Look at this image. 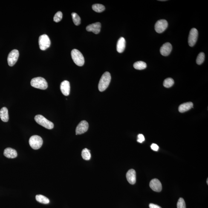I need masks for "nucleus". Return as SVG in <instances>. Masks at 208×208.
Here are the masks:
<instances>
[{
	"mask_svg": "<svg viewBox=\"0 0 208 208\" xmlns=\"http://www.w3.org/2000/svg\"><path fill=\"white\" fill-rule=\"evenodd\" d=\"M111 80V74L108 72L104 73L101 77L98 84L99 91L102 92L107 88Z\"/></svg>",
	"mask_w": 208,
	"mask_h": 208,
	"instance_id": "obj_1",
	"label": "nucleus"
},
{
	"mask_svg": "<svg viewBox=\"0 0 208 208\" xmlns=\"http://www.w3.org/2000/svg\"><path fill=\"white\" fill-rule=\"evenodd\" d=\"M31 86L39 89L46 90L48 87L46 81L44 78L41 77L34 78L30 82Z\"/></svg>",
	"mask_w": 208,
	"mask_h": 208,
	"instance_id": "obj_2",
	"label": "nucleus"
},
{
	"mask_svg": "<svg viewBox=\"0 0 208 208\" xmlns=\"http://www.w3.org/2000/svg\"><path fill=\"white\" fill-rule=\"evenodd\" d=\"M71 55L73 62L76 65L82 66L85 63V59L82 53L79 50L74 49L71 52Z\"/></svg>",
	"mask_w": 208,
	"mask_h": 208,
	"instance_id": "obj_3",
	"label": "nucleus"
},
{
	"mask_svg": "<svg viewBox=\"0 0 208 208\" xmlns=\"http://www.w3.org/2000/svg\"><path fill=\"white\" fill-rule=\"evenodd\" d=\"M34 119L37 123L46 129L50 130L54 128V124L42 115L40 114L36 115L35 116Z\"/></svg>",
	"mask_w": 208,
	"mask_h": 208,
	"instance_id": "obj_4",
	"label": "nucleus"
},
{
	"mask_svg": "<svg viewBox=\"0 0 208 208\" xmlns=\"http://www.w3.org/2000/svg\"><path fill=\"white\" fill-rule=\"evenodd\" d=\"M29 144L33 149L38 150L42 146L43 140L41 137L37 135L32 136L29 140Z\"/></svg>",
	"mask_w": 208,
	"mask_h": 208,
	"instance_id": "obj_5",
	"label": "nucleus"
},
{
	"mask_svg": "<svg viewBox=\"0 0 208 208\" xmlns=\"http://www.w3.org/2000/svg\"><path fill=\"white\" fill-rule=\"evenodd\" d=\"M39 44L41 50H46L49 48L50 45V41L48 36L46 34L41 35L39 39Z\"/></svg>",
	"mask_w": 208,
	"mask_h": 208,
	"instance_id": "obj_6",
	"label": "nucleus"
},
{
	"mask_svg": "<svg viewBox=\"0 0 208 208\" xmlns=\"http://www.w3.org/2000/svg\"><path fill=\"white\" fill-rule=\"evenodd\" d=\"M19 56V52L18 50H12L8 55L7 62L10 66H13L17 62Z\"/></svg>",
	"mask_w": 208,
	"mask_h": 208,
	"instance_id": "obj_7",
	"label": "nucleus"
},
{
	"mask_svg": "<svg viewBox=\"0 0 208 208\" xmlns=\"http://www.w3.org/2000/svg\"><path fill=\"white\" fill-rule=\"evenodd\" d=\"M198 37V31L197 29L194 28L191 29L188 38V43L190 47L194 46L195 45Z\"/></svg>",
	"mask_w": 208,
	"mask_h": 208,
	"instance_id": "obj_8",
	"label": "nucleus"
},
{
	"mask_svg": "<svg viewBox=\"0 0 208 208\" xmlns=\"http://www.w3.org/2000/svg\"><path fill=\"white\" fill-rule=\"evenodd\" d=\"M168 23L165 19L160 20L156 22L154 28L156 31L158 33H162L167 28Z\"/></svg>",
	"mask_w": 208,
	"mask_h": 208,
	"instance_id": "obj_9",
	"label": "nucleus"
},
{
	"mask_svg": "<svg viewBox=\"0 0 208 208\" xmlns=\"http://www.w3.org/2000/svg\"><path fill=\"white\" fill-rule=\"evenodd\" d=\"M89 128V124L86 121H82L76 127V135L84 134L86 132Z\"/></svg>",
	"mask_w": 208,
	"mask_h": 208,
	"instance_id": "obj_10",
	"label": "nucleus"
},
{
	"mask_svg": "<svg viewBox=\"0 0 208 208\" xmlns=\"http://www.w3.org/2000/svg\"><path fill=\"white\" fill-rule=\"evenodd\" d=\"M150 187L153 190L157 192H160L162 190V183L157 178L153 179L150 183Z\"/></svg>",
	"mask_w": 208,
	"mask_h": 208,
	"instance_id": "obj_11",
	"label": "nucleus"
},
{
	"mask_svg": "<svg viewBox=\"0 0 208 208\" xmlns=\"http://www.w3.org/2000/svg\"><path fill=\"white\" fill-rule=\"evenodd\" d=\"M172 50V44L169 42L163 44L160 49V53L162 55L166 56L169 55Z\"/></svg>",
	"mask_w": 208,
	"mask_h": 208,
	"instance_id": "obj_12",
	"label": "nucleus"
},
{
	"mask_svg": "<svg viewBox=\"0 0 208 208\" xmlns=\"http://www.w3.org/2000/svg\"><path fill=\"white\" fill-rule=\"evenodd\" d=\"M101 24L100 22H97L90 24L86 27V30L89 32H92L93 33L98 34L100 32Z\"/></svg>",
	"mask_w": 208,
	"mask_h": 208,
	"instance_id": "obj_13",
	"label": "nucleus"
},
{
	"mask_svg": "<svg viewBox=\"0 0 208 208\" xmlns=\"http://www.w3.org/2000/svg\"><path fill=\"white\" fill-rule=\"evenodd\" d=\"M60 89L64 95L68 96L70 94V82L66 80L62 82L61 84Z\"/></svg>",
	"mask_w": 208,
	"mask_h": 208,
	"instance_id": "obj_14",
	"label": "nucleus"
},
{
	"mask_svg": "<svg viewBox=\"0 0 208 208\" xmlns=\"http://www.w3.org/2000/svg\"><path fill=\"white\" fill-rule=\"evenodd\" d=\"M127 180L131 184L134 185L136 182V174L134 169H131L128 171L126 174Z\"/></svg>",
	"mask_w": 208,
	"mask_h": 208,
	"instance_id": "obj_15",
	"label": "nucleus"
},
{
	"mask_svg": "<svg viewBox=\"0 0 208 208\" xmlns=\"http://www.w3.org/2000/svg\"><path fill=\"white\" fill-rule=\"evenodd\" d=\"M4 155L7 158H14L18 156L17 152L14 149L11 148H7L4 150Z\"/></svg>",
	"mask_w": 208,
	"mask_h": 208,
	"instance_id": "obj_16",
	"label": "nucleus"
},
{
	"mask_svg": "<svg viewBox=\"0 0 208 208\" xmlns=\"http://www.w3.org/2000/svg\"><path fill=\"white\" fill-rule=\"evenodd\" d=\"M126 46V41L125 38L121 37L118 41L117 49V51L119 53H122L124 51Z\"/></svg>",
	"mask_w": 208,
	"mask_h": 208,
	"instance_id": "obj_17",
	"label": "nucleus"
},
{
	"mask_svg": "<svg viewBox=\"0 0 208 208\" xmlns=\"http://www.w3.org/2000/svg\"><path fill=\"white\" fill-rule=\"evenodd\" d=\"M193 108V103L189 102L181 104L178 107V110L180 113H184L189 110Z\"/></svg>",
	"mask_w": 208,
	"mask_h": 208,
	"instance_id": "obj_18",
	"label": "nucleus"
},
{
	"mask_svg": "<svg viewBox=\"0 0 208 208\" xmlns=\"http://www.w3.org/2000/svg\"><path fill=\"white\" fill-rule=\"evenodd\" d=\"M0 118L3 122H7L9 121L8 111L5 107L0 110Z\"/></svg>",
	"mask_w": 208,
	"mask_h": 208,
	"instance_id": "obj_19",
	"label": "nucleus"
},
{
	"mask_svg": "<svg viewBox=\"0 0 208 208\" xmlns=\"http://www.w3.org/2000/svg\"><path fill=\"white\" fill-rule=\"evenodd\" d=\"M36 199L38 202L39 203L43 204H48L50 203V200L47 197L42 195H36Z\"/></svg>",
	"mask_w": 208,
	"mask_h": 208,
	"instance_id": "obj_20",
	"label": "nucleus"
},
{
	"mask_svg": "<svg viewBox=\"0 0 208 208\" xmlns=\"http://www.w3.org/2000/svg\"><path fill=\"white\" fill-rule=\"evenodd\" d=\"M147 65L145 62L139 61L134 64V67L136 70H143L146 68Z\"/></svg>",
	"mask_w": 208,
	"mask_h": 208,
	"instance_id": "obj_21",
	"label": "nucleus"
},
{
	"mask_svg": "<svg viewBox=\"0 0 208 208\" xmlns=\"http://www.w3.org/2000/svg\"><path fill=\"white\" fill-rule=\"evenodd\" d=\"M82 158L85 160H90L91 158V154L90 152V150L86 148L82 150Z\"/></svg>",
	"mask_w": 208,
	"mask_h": 208,
	"instance_id": "obj_22",
	"label": "nucleus"
},
{
	"mask_svg": "<svg viewBox=\"0 0 208 208\" xmlns=\"http://www.w3.org/2000/svg\"><path fill=\"white\" fill-rule=\"evenodd\" d=\"M92 9L94 11L97 13H102L105 10V8L102 4H95L93 5Z\"/></svg>",
	"mask_w": 208,
	"mask_h": 208,
	"instance_id": "obj_23",
	"label": "nucleus"
},
{
	"mask_svg": "<svg viewBox=\"0 0 208 208\" xmlns=\"http://www.w3.org/2000/svg\"><path fill=\"white\" fill-rule=\"evenodd\" d=\"M174 83V79L172 78H168L163 82V85L166 88H169L173 86Z\"/></svg>",
	"mask_w": 208,
	"mask_h": 208,
	"instance_id": "obj_24",
	"label": "nucleus"
},
{
	"mask_svg": "<svg viewBox=\"0 0 208 208\" xmlns=\"http://www.w3.org/2000/svg\"><path fill=\"white\" fill-rule=\"evenodd\" d=\"M72 17L75 25L78 26L81 24V18L77 14L73 13H72Z\"/></svg>",
	"mask_w": 208,
	"mask_h": 208,
	"instance_id": "obj_25",
	"label": "nucleus"
},
{
	"mask_svg": "<svg viewBox=\"0 0 208 208\" xmlns=\"http://www.w3.org/2000/svg\"><path fill=\"white\" fill-rule=\"evenodd\" d=\"M205 55L204 53L201 52L198 54L196 59V62L198 65H201L204 62L205 60Z\"/></svg>",
	"mask_w": 208,
	"mask_h": 208,
	"instance_id": "obj_26",
	"label": "nucleus"
},
{
	"mask_svg": "<svg viewBox=\"0 0 208 208\" xmlns=\"http://www.w3.org/2000/svg\"><path fill=\"white\" fill-rule=\"evenodd\" d=\"M62 12L58 11L56 13L54 17V21L56 22H58L62 20Z\"/></svg>",
	"mask_w": 208,
	"mask_h": 208,
	"instance_id": "obj_27",
	"label": "nucleus"
},
{
	"mask_svg": "<svg viewBox=\"0 0 208 208\" xmlns=\"http://www.w3.org/2000/svg\"><path fill=\"white\" fill-rule=\"evenodd\" d=\"M177 208H186V203L183 198H180L179 199L177 203Z\"/></svg>",
	"mask_w": 208,
	"mask_h": 208,
	"instance_id": "obj_28",
	"label": "nucleus"
},
{
	"mask_svg": "<svg viewBox=\"0 0 208 208\" xmlns=\"http://www.w3.org/2000/svg\"><path fill=\"white\" fill-rule=\"evenodd\" d=\"M145 138L144 136L142 134H139L138 136L137 142L139 143H142V142L144 141Z\"/></svg>",
	"mask_w": 208,
	"mask_h": 208,
	"instance_id": "obj_29",
	"label": "nucleus"
},
{
	"mask_svg": "<svg viewBox=\"0 0 208 208\" xmlns=\"http://www.w3.org/2000/svg\"><path fill=\"white\" fill-rule=\"evenodd\" d=\"M151 149L154 151H157L159 149V147L158 145L154 143H153L151 145Z\"/></svg>",
	"mask_w": 208,
	"mask_h": 208,
	"instance_id": "obj_30",
	"label": "nucleus"
},
{
	"mask_svg": "<svg viewBox=\"0 0 208 208\" xmlns=\"http://www.w3.org/2000/svg\"><path fill=\"white\" fill-rule=\"evenodd\" d=\"M150 208H162L160 206L158 205L153 204V203H150L149 204Z\"/></svg>",
	"mask_w": 208,
	"mask_h": 208,
	"instance_id": "obj_31",
	"label": "nucleus"
},
{
	"mask_svg": "<svg viewBox=\"0 0 208 208\" xmlns=\"http://www.w3.org/2000/svg\"><path fill=\"white\" fill-rule=\"evenodd\" d=\"M166 1V0H165V1H164V0H160V1Z\"/></svg>",
	"mask_w": 208,
	"mask_h": 208,
	"instance_id": "obj_32",
	"label": "nucleus"
},
{
	"mask_svg": "<svg viewBox=\"0 0 208 208\" xmlns=\"http://www.w3.org/2000/svg\"><path fill=\"white\" fill-rule=\"evenodd\" d=\"M208 179L207 178V181H206V182H207V184H208Z\"/></svg>",
	"mask_w": 208,
	"mask_h": 208,
	"instance_id": "obj_33",
	"label": "nucleus"
}]
</instances>
